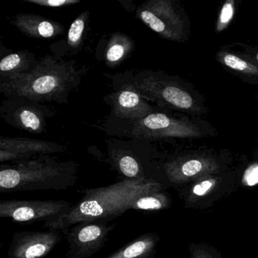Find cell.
Masks as SVG:
<instances>
[{
    "mask_svg": "<svg viewBox=\"0 0 258 258\" xmlns=\"http://www.w3.org/2000/svg\"><path fill=\"white\" fill-rule=\"evenodd\" d=\"M158 185L153 180L125 178L107 186L86 188L81 191L84 196L78 203L61 215L45 222L43 227L63 231L83 221H111L130 211L139 196L158 191Z\"/></svg>",
    "mask_w": 258,
    "mask_h": 258,
    "instance_id": "1",
    "label": "cell"
},
{
    "mask_svg": "<svg viewBox=\"0 0 258 258\" xmlns=\"http://www.w3.org/2000/svg\"><path fill=\"white\" fill-rule=\"evenodd\" d=\"M78 164L59 162L53 158H39L3 165L0 191H63L73 187L78 179Z\"/></svg>",
    "mask_w": 258,
    "mask_h": 258,
    "instance_id": "2",
    "label": "cell"
},
{
    "mask_svg": "<svg viewBox=\"0 0 258 258\" xmlns=\"http://www.w3.org/2000/svg\"><path fill=\"white\" fill-rule=\"evenodd\" d=\"M73 66L47 58L22 75L2 79L1 91L10 97L28 100H55L73 87Z\"/></svg>",
    "mask_w": 258,
    "mask_h": 258,
    "instance_id": "3",
    "label": "cell"
},
{
    "mask_svg": "<svg viewBox=\"0 0 258 258\" xmlns=\"http://www.w3.org/2000/svg\"><path fill=\"white\" fill-rule=\"evenodd\" d=\"M128 87L137 92L144 99L146 98L172 109L193 114L203 112L202 105L185 88L157 73L152 72L140 75Z\"/></svg>",
    "mask_w": 258,
    "mask_h": 258,
    "instance_id": "4",
    "label": "cell"
},
{
    "mask_svg": "<svg viewBox=\"0 0 258 258\" xmlns=\"http://www.w3.org/2000/svg\"><path fill=\"white\" fill-rule=\"evenodd\" d=\"M137 15L146 26L162 38L179 42L185 37V19L168 0L144 3L139 7Z\"/></svg>",
    "mask_w": 258,
    "mask_h": 258,
    "instance_id": "5",
    "label": "cell"
},
{
    "mask_svg": "<svg viewBox=\"0 0 258 258\" xmlns=\"http://www.w3.org/2000/svg\"><path fill=\"white\" fill-rule=\"evenodd\" d=\"M115 223L106 220L83 221L63 230L69 244L67 258H89L101 250L108 240Z\"/></svg>",
    "mask_w": 258,
    "mask_h": 258,
    "instance_id": "6",
    "label": "cell"
},
{
    "mask_svg": "<svg viewBox=\"0 0 258 258\" xmlns=\"http://www.w3.org/2000/svg\"><path fill=\"white\" fill-rule=\"evenodd\" d=\"M131 134L141 140H159L168 137L192 139L204 136L195 123L173 118L162 113H153L134 122Z\"/></svg>",
    "mask_w": 258,
    "mask_h": 258,
    "instance_id": "7",
    "label": "cell"
},
{
    "mask_svg": "<svg viewBox=\"0 0 258 258\" xmlns=\"http://www.w3.org/2000/svg\"><path fill=\"white\" fill-rule=\"evenodd\" d=\"M72 205L64 200H1L0 217L19 223L46 222L64 214Z\"/></svg>",
    "mask_w": 258,
    "mask_h": 258,
    "instance_id": "8",
    "label": "cell"
},
{
    "mask_svg": "<svg viewBox=\"0 0 258 258\" xmlns=\"http://www.w3.org/2000/svg\"><path fill=\"white\" fill-rule=\"evenodd\" d=\"M62 231H21L13 235L8 249V258H43L62 238Z\"/></svg>",
    "mask_w": 258,
    "mask_h": 258,
    "instance_id": "9",
    "label": "cell"
},
{
    "mask_svg": "<svg viewBox=\"0 0 258 258\" xmlns=\"http://www.w3.org/2000/svg\"><path fill=\"white\" fill-rule=\"evenodd\" d=\"M66 148L61 145L43 140L26 138H0V161H17L29 160L34 154L63 152Z\"/></svg>",
    "mask_w": 258,
    "mask_h": 258,
    "instance_id": "10",
    "label": "cell"
},
{
    "mask_svg": "<svg viewBox=\"0 0 258 258\" xmlns=\"http://www.w3.org/2000/svg\"><path fill=\"white\" fill-rule=\"evenodd\" d=\"M113 111L117 117L138 121L153 114L154 109L137 92L125 89L111 97Z\"/></svg>",
    "mask_w": 258,
    "mask_h": 258,
    "instance_id": "11",
    "label": "cell"
},
{
    "mask_svg": "<svg viewBox=\"0 0 258 258\" xmlns=\"http://www.w3.org/2000/svg\"><path fill=\"white\" fill-rule=\"evenodd\" d=\"M12 23L25 35L34 38H54L64 33L61 24L36 15H17Z\"/></svg>",
    "mask_w": 258,
    "mask_h": 258,
    "instance_id": "12",
    "label": "cell"
},
{
    "mask_svg": "<svg viewBox=\"0 0 258 258\" xmlns=\"http://www.w3.org/2000/svg\"><path fill=\"white\" fill-rule=\"evenodd\" d=\"M158 238L154 233H145L104 258H152Z\"/></svg>",
    "mask_w": 258,
    "mask_h": 258,
    "instance_id": "13",
    "label": "cell"
},
{
    "mask_svg": "<svg viewBox=\"0 0 258 258\" xmlns=\"http://www.w3.org/2000/svg\"><path fill=\"white\" fill-rule=\"evenodd\" d=\"M110 158L111 165L126 179L152 180L148 178L143 161L134 154L114 150L110 153Z\"/></svg>",
    "mask_w": 258,
    "mask_h": 258,
    "instance_id": "14",
    "label": "cell"
},
{
    "mask_svg": "<svg viewBox=\"0 0 258 258\" xmlns=\"http://www.w3.org/2000/svg\"><path fill=\"white\" fill-rule=\"evenodd\" d=\"M134 49L132 40L123 34H116L111 37L105 53L108 66H114L123 61Z\"/></svg>",
    "mask_w": 258,
    "mask_h": 258,
    "instance_id": "15",
    "label": "cell"
},
{
    "mask_svg": "<svg viewBox=\"0 0 258 258\" xmlns=\"http://www.w3.org/2000/svg\"><path fill=\"white\" fill-rule=\"evenodd\" d=\"M13 120L22 129L33 134H40L44 128L43 115L31 107H22L13 113Z\"/></svg>",
    "mask_w": 258,
    "mask_h": 258,
    "instance_id": "16",
    "label": "cell"
},
{
    "mask_svg": "<svg viewBox=\"0 0 258 258\" xmlns=\"http://www.w3.org/2000/svg\"><path fill=\"white\" fill-rule=\"evenodd\" d=\"M30 60L25 52L10 54L0 61L2 79L22 75L30 71Z\"/></svg>",
    "mask_w": 258,
    "mask_h": 258,
    "instance_id": "17",
    "label": "cell"
},
{
    "mask_svg": "<svg viewBox=\"0 0 258 258\" xmlns=\"http://www.w3.org/2000/svg\"><path fill=\"white\" fill-rule=\"evenodd\" d=\"M220 62L235 72L244 74L250 77H258V66L249 62L236 55L228 52H220L218 55Z\"/></svg>",
    "mask_w": 258,
    "mask_h": 258,
    "instance_id": "18",
    "label": "cell"
},
{
    "mask_svg": "<svg viewBox=\"0 0 258 258\" xmlns=\"http://www.w3.org/2000/svg\"><path fill=\"white\" fill-rule=\"evenodd\" d=\"M165 197L157 191L146 193L135 199L131 204V210L152 211L162 209L167 205Z\"/></svg>",
    "mask_w": 258,
    "mask_h": 258,
    "instance_id": "19",
    "label": "cell"
},
{
    "mask_svg": "<svg viewBox=\"0 0 258 258\" xmlns=\"http://www.w3.org/2000/svg\"><path fill=\"white\" fill-rule=\"evenodd\" d=\"M87 17H88L87 12L83 13L74 21L69 28V34H68V43L72 49H77L81 45Z\"/></svg>",
    "mask_w": 258,
    "mask_h": 258,
    "instance_id": "20",
    "label": "cell"
},
{
    "mask_svg": "<svg viewBox=\"0 0 258 258\" xmlns=\"http://www.w3.org/2000/svg\"><path fill=\"white\" fill-rule=\"evenodd\" d=\"M207 162L205 159H199V158H191L186 160L181 164L171 165L170 169L175 168L176 173H181L184 176H193L195 175L199 174L206 167Z\"/></svg>",
    "mask_w": 258,
    "mask_h": 258,
    "instance_id": "21",
    "label": "cell"
},
{
    "mask_svg": "<svg viewBox=\"0 0 258 258\" xmlns=\"http://www.w3.org/2000/svg\"><path fill=\"white\" fill-rule=\"evenodd\" d=\"M234 13H235L234 1H232V0L226 1L222 7L218 21H217V32H221L229 26L233 19Z\"/></svg>",
    "mask_w": 258,
    "mask_h": 258,
    "instance_id": "22",
    "label": "cell"
},
{
    "mask_svg": "<svg viewBox=\"0 0 258 258\" xmlns=\"http://www.w3.org/2000/svg\"><path fill=\"white\" fill-rule=\"evenodd\" d=\"M26 2L31 3L41 7H50V8H60L80 4V0H25Z\"/></svg>",
    "mask_w": 258,
    "mask_h": 258,
    "instance_id": "23",
    "label": "cell"
},
{
    "mask_svg": "<svg viewBox=\"0 0 258 258\" xmlns=\"http://www.w3.org/2000/svg\"><path fill=\"white\" fill-rule=\"evenodd\" d=\"M244 182L249 186H253L258 183V164L250 166L244 175Z\"/></svg>",
    "mask_w": 258,
    "mask_h": 258,
    "instance_id": "24",
    "label": "cell"
},
{
    "mask_svg": "<svg viewBox=\"0 0 258 258\" xmlns=\"http://www.w3.org/2000/svg\"><path fill=\"white\" fill-rule=\"evenodd\" d=\"M213 182L210 180H205L203 182H201L199 185H196L193 189V192L196 195V196H203L205 195L210 188L212 187Z\"/></svg>",
    "mask_w": 258,
    "mask_h": 258,
    "instance_id": "25",
    "label": "cell"
},
{
    "mask_svg": "<svg viewBox=\"0 0 258 258\" xmlns=\"http://www.w3.org/2000/svg\"><path fill=\"white\" fill-rule=\"evenodd\" d=\"M256 61L258 62V53L256 55Z\"/></svg>",
    "mask_w": 258,
    "mask_h": 258,
    "instance_id": "26",
    "label": "cell"
}]
</instances>
